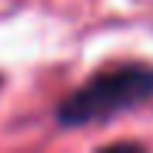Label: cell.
Here are the masks:
<instances>
[{
	"label": "cell",
	"instance_id": "cell-1",
	"mask_svg": "<svg viewBox=\"0 0 153 153\" xmlns=\"http://www.w3.org/2000/svg\"><path fill=\"white\" fill-rule=\"evenodd\" d=\"M153 100V62L125 59L97 69L56 106V122L62 128H85L94 122H109L122 113Z\"/></svg>",
	"mask_w": 153,
	"mask_h": 153
}]
</instances>
